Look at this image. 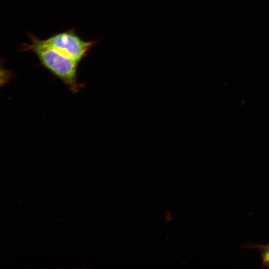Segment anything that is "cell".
<instances>
[{
  "label": "cell",
  "instance_id": "cell-2",
  "mask_svg": "<svg viewBox=\"0 0 269 269\" xmlns=\"http://www.w3.org/2000/svg\"><path fill=\"white\" fill-rule=\"evenodd\" d=\"M44 42L62 54L78 63L95 44V41H86L73 30H67L53 34Z\"/></svg>",
  "mask_w": 269,
  "mask_h": 269
},
{
  "label": "cell",
  "instance_id": "cell-3",
  "mask_svg": "<svg viewBox=\"0 0 269 269\" xmlns=\"http://www.w3.org/2000/svg\"><path fill=\"white\" fill-rule=\"evenodd\" d=\"M262 253L264 266L269 268V244L265 246H255Z\"/></svg>",
  "mask_w": 269,
  "mask_h": 269
},
{
  "label": "cell",
  "instance_id": "cell-1",
  "mask_svg": "<svg viewBox=\"0 0 269 269\" xmlns=\"http://www.w3.org/2000/svg\"><path fill=\"white\" fill-rule=\"evenodd\" d=\"M30 43L24 44V51L34 53L41 64L52 74L61 80L73 92L79 90L77 81L79 63L54 49L44 41L30 35Z\"/></svg>",
  "mask_w": 269,
  "mask_h": 269
}]
</instances>
